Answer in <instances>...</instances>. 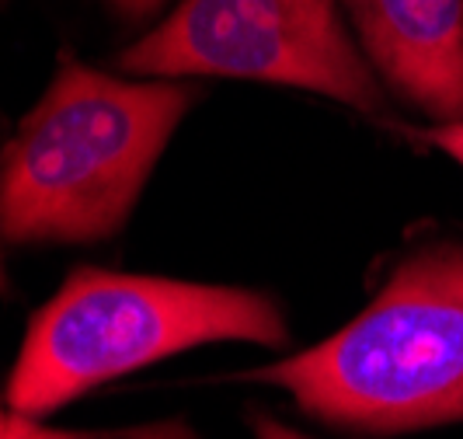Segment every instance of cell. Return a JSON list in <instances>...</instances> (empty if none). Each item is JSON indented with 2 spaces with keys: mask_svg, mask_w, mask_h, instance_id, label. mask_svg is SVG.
Masks as SVG:
<instances>
[{
  "mask_svg": "<svg viewBox=\"0 0 463 439\" xmlns=\"http://www.w3.org/2000/svg\"><path fill=\"white\" fill-rule=\"evenodd\" d=\"M359 436L463 422V244L418 248L331 339L241 373Z\"/></svg>",
  "mask_w": 463,
  "mask_h": 439,
  "instance_id": "7a4b0ae2",
  "label": "cell"
},
{
  "mask_svg": "<svg viewBox=\"0 0 463 439\" xmlns=\"http://www.w3.org/2000/svg\"><path fill=\"white\" fill-rule=\"evenodd\" d=\"M105 4L116 11L118 18H126V22H146L157 11H164L167 0H105Z\"/></svg>",
  "mask_w": 463,
  "mask_h": 439,
  "instance_id": "ba28073f",
  "label": "cell"
},
{
  "mask_svg": "<svg viewBox=\"0 0 463 439\" xmlns=\"http://www.w3.org/2000/svg\"><path fill=\"white\" fill-rule=\"evenodd\" d=\"M363 56L436 122L463 119V0H342Z\"/></svg>",
  "mask_w": 463,
  "mask_h": 439,
  "instance_id": "5b68a950",
  "label": "cell"
},
{
  "mask_svg": "<svg viewBox=\"0 0 463 439\" xmlns=\"http://www.w3.org/2000/svg\"><path fill=\"white\" fill-rule=\"evenodd\" d=\"M195 98L188 84L118 81L63 56L0 154V234L14 244L118 234Z\"/></svg>",
  "mask_w": 463,
  "mask_h": 439,
  "instance_id": "6da1fadb",
  "label": "cell"
},
{
  "mask_svg": "<svg viewBox=\"0 0 463 439\" xmlns=\"http://www.w3.org/2000/svg\"><path fill=\"white\" fill-rule=\"evenodd\" d=\"M7 290V272H4V258H0V293Z\"/></svg>",
  "mask_w": 463,
  "mask_h": 439,
  "instance_id": "30bf717a",
  "label": "cell"
},
{
  "mask_svg": "<svg viewBox=\"0 0 463 439\" xmlns=\"http://www.w3.org/2000/svg\"><path fill=\"white\" fill-rule=\"evenodd\" d=\"M415 137L432 143V147H439L442 154H449L453 161L463 164V119H457V122H436L432 129H421Z\"/></svg>",
  "mask_w": 463,
  "mask_h": 439,
  "instance_id": "52a82bcc",
  "label": "cell"
},
{
  "mask_svg": "<svg viewBox=\"0 0 463 439\" xmlns=\"http://www.w3.org/2000/svg\"><path fill=\"white\" fill-rule=\"evenodd\" d=\"M213 342L279 348L289 342V324L258 290L84 265L28 321L4 405L49 415L116 377Z\"/></svg>",
  "mask_w": 463,
  "mask_h": 439,
  "instance_id": "3957f363",
  "label": "cell"
},
{
  "mask_svg": "<svg viewBox=\"0 0 463 439\" xmlns=\"http://www.w3.org/2000/svg\"><path fill=\"white\" fill-rule=\"evenodd\" d=\"M0 439H192L178 422H157L143 429H122V433H73V429H52L39 418L22 415L14 408H0Z\"/></svg>",
  "mask_w": 463,
  "mask_h": 439,
  "instance_id": "8992f818",
  "label": "cell"
},
{
  "mask_svg": "<svg viewBox=\"0 0 463 439\" xmlns=\"http://www.w3.org/2000/svg\"><path fill=\"white\" fill-rule=\"evenodd\" d=\"M137 77H244L383 112V88L352 46L338 0H178L150 35L122 49Z\"/></svg>",
  "mask_w": 463,
  "mask_h": 439,
  "instance_id": "277c9868",
  "label": "cell"
},
{
  "mask_svg": "<svg viewBox=\"0 0 463 439\" xmlns=\"http://www.w3.org/2000/svg\"><path fill=\"white\" fill-rule=\"evenodd\" d=\"M251 429H255L258 439H307V436H300L297 429L282 425L279 418L265 415V412H255V415H251Z\"/></svg>",
  "mask_w": 463,
  "mask_h": 439,
  "instance_id": "9c48e42d",
  "label": "cell"
}]
</instances>
